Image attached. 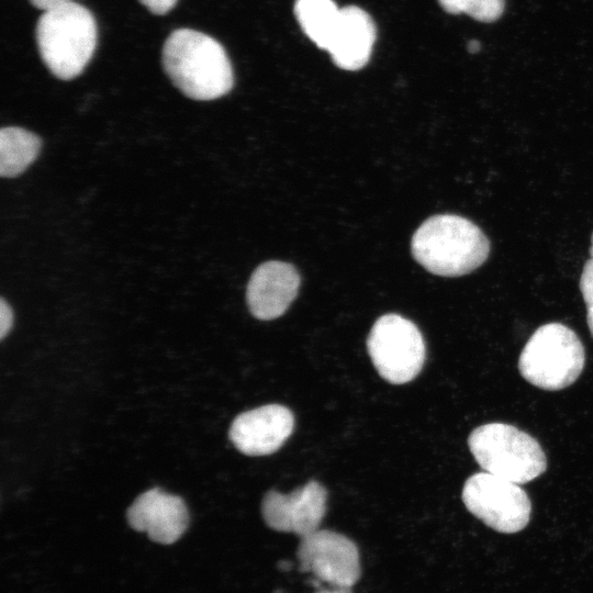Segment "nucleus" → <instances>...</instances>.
<instances>
[{"mask_svg": "<svg viewBox=\"0 0 593 593\" xmlns=\"http://www.w3.org/2000/svg\"><path fill=\"white\" fill-rule=\"evenodd\" d=\"M481 48V44L479 41L477 40H470L468 43H467V49L469 53L471 54H475L480 51Z\"/></svg>", "mask_w": 593, "mask_h": 593, "instance_id": "4be33fe9", "label": "nucleus"}, {"mask_svg": "<svg viewBox=\"0 0 593 593\" xmlns=\"http://www.w3.org/2000/svg\"><path fill=\"white\" fill-rule=\"evenodd\" d=\"M41 138L21 127L9 126L0 131V175L12 178L22 174L37 157Z\"/></svg>", "mask_w": 593, "mask_h": 593, "instance_id": "4468645a", "label": "nucleus"}, {"mask_svg": "<svg viewBox=\"0 0 593 593\" xmlns=\"http://www.w3.org/2000/svg\"><path fill=\"white\" fill-rule=\"evenodd\" d=\"M580 291L586 307L593 306V259H589L580 277Z\"/></svg>", "mask_w": 593, "mask_h": 593, "instance_id": "f3484780", "label": "nucleus"}, {"mask_svg": "<svg viewBox=\"0 0 593 593\" xmlns=\"http://www.w3.org/2000/svg\"><path fill=\"white\" fill-rule=\"evenodd\" d=\"M293 11L303 33L326 51L340 14L334 0H295Z\"/></svg>", "mask_w": 593, "mask_h": 593, "instance_id": "2eb2a0df", "label": "nucleus"}, {"mask_svg": "<svg viewBox=\"0 0 593 593\" xmlns=\"http://www.w3.org/2000/svg\"><path fill=\"white\" fill-rule=\"evenodd\" d=\"M148 11L156 15L168 13L178 2V0H139Z\"/></svg>", "mask_w": 593, "mask_h": 593, "instance_id": "6ab92c4d", "label": "nucleus"}, {"mask_svg": "<svg viewBox=\"0 0 593 593\" xmlns=\"http://www.w3.org/2000/svg\"><path fill=\"white\" fill-rule=\"evenodd\" d=\"M377 38L372 18L363 9L347 5L340 9L326 51L333 63L344 70H358L367 65Z\"/></svg>", "mask_w": 593, "mask_h": 593, "instance_id": "ddd939ff", "label": "nucleus"}, {"mask_svg": "<svg viewBox=\"0 0 593 593\" xmlns=\"http://www.w3.org/2000/svg\"><path fill=\"white\" fill-rule=\"evenodd\" d=\"M353 588H339V586H328L320 589L314 593H353Z\"/></svg>", "mask_w": 593, "mask_h": 593, "instance_id": "412c9836", "label": "nucleus"}, {"mask_svg": "<svg viewBox=\"0 0 593 593\" xmlns=\"http://www.w3.org/2000/svg\"><path fill=\"white\" fill-rule=\"evenodd\" d=\"M585 362L584 347L578 335L561 323L538 327L523 348L518 369L530 384L547 391L571 385Z\"/></svg>", "mask_w": 593, "mask_h": 593, "instance_id": "20e7f679", "label": "nucleus"}, {"mask_svg": "<svg viewBox=\"0 0 593 593\" xmlns=\"http://www.w3.org/2000/svg\"><path fill=\"white\" fill-rule=\"evenodd\" d=\"M161 60L171 82L190 99L214 100L233 88V68L224 47L202 32H171L165 41Z\"/></svg>", "mask_w": 593, "mask_h": 593, "instance_id": "f257e3e1", "label": "nucleus"}, {"mask_svg": "<svg viewBox=\"0 0 593 593\" xmlns=\"http://www.w3.org/2000/svg\"><path fill=\"white\" fill-rule=\"evenodd\" d=\"M462 501L470 513L500 533H517L529 522L532 504L526 492L517 483L486 471L465 482Z\"/></svg>", "mask_w": 593, "mask_h": 593, "instance_id": "0eeeda50", "label": "nucleus"}, {"mask_svg": "<svg viewBox=\"0 0 593 593\" xmlns=\"http://www.w3.org/2000/svg\"><path fill=\"white\" fill-rule=\"evenodd\" d=\"M298 559L302 571L328 586L353 588L361 574L356 544L333 530L317 529L301 537Z\"/></svg>", "mask_w": 593, "mask_h": 593, "instance_id": "6e6552de", "label": "nucleus"}, {"mask_svg": "<svg viewBox=\"0 0 593 593\" xmlns=\"http://www.w3.org/2000/svg\"><path fill=\"white\" fill-rule=\"evenodd\" d=\"M586 310H588L586 322H588V326L591 332V335L593 337V306L586 307Z\"/></svg>", "mask_w": 593, "mask_h": 593, "instance_id": "5701e85b", "label": "nucleus"}, {"mask_svg": "<svg viewBox=\"0 0 593 593\" xmlns=\"http://www.w3.org/2000/svg\"><path fill=\"white\" fill-rule=\"evenodd\" d=\"M367 348L378 373L392 384L413 380L425 361V343L417 326L399 314H385L376 321Z\"/></svg>", "mask_w": 593, "mask_h": 593, "instance_id": "423d86ee", "label": "nucleus"}, {"mask_svg": "<svg viewBox=\"0 0 593 593\" xmlns=\"http://www.w3.org/2000/svg\"><path fill=\"white\" fill-rule=\"evenodd\" d=\"M468 446L484 471L517 484L536 479L547 468L539 443L513 425L479 426L469 435Z\"/></svg>", "mask_w": 593, "mask_h": 593, "instance_id": "39448f33", "label": "nucleus"}, {"mask_svg": "<svg viewBox=\"0 0 593 593\" xmlns=\"http://www.w3.org/2000/svg\"><path fill=\"white\" fill-rule=\"evenodd\" d=\"M130 526L163 545L177 541L187 530L189 513L183 500L154 488L141 494L127 510Z\"/></svg>", "mask_w": 593, "mask_h": 593, "instance_id": "9b49d317", "label": "nucleus"}, {"mask_svg": "<svg viewBox=\"0 0 593 593\" xmlns=\"http://www.w3.org/2000/svg\"><path fill=\"white\" fill-rule=\"evenodd\" d=\"M327 492L310 481L290 494L269 491L262 499L261 514L273 530L293 533L300 538L317 529L326 513Z\"/></svg>", "mask_w": 593, "mask_h": 593, "instance_id": "1a4fd4ad", "label": "nucleus"}, {"mask_svg": "<svg viewBox=\"0 0 593 593\" xmlns=\"http://www.w3.org/2000/svg\"><path fill=\"white\" fill-rule=\"evenodd\" d=\"M590 253H591V258L593 259V234H592V237H591V249H590Z\"/></svg>", "mask_w": 593, "mask_h": 593, "instance_id": "b1692460", "label": "nucleus"}, {"mask_svg": "<svg viewBox=\"0 0 593 593\" xmlns=\"http://www.w3.org/2000/svg\"><path fill=\"white\" fill-rule=\"evenodd\" d=\"M294 416L279 404H268L239 414L232 423L230 438L247 456L277 451L292 434Z\"/></svg>", "mask_w": 593, "mask_h": 593, "instance_id": "9d476101", "label": "nucleus"}, {"mask_svg": "<svg viewBox=\"0 0 593 593\" xmlns=\"http://www.w3.org/2000/svg\"><path fill=\"white\" fill-rule=\"evenodd\" d=\"M13 324V312L4 299L0 300V338L3 339Z\"/></svg>", "mask_w": 593, "mask_h": 593, "instance_id": "a211bd4d", "label": "nucleus"}, {"mask_svg": "<svg viewBox=\"0 0 593 593\" xmlns=\"http://www.w3.org/2000/svg\"><path fill=\"white\" fill-rule=\"evenodd\" d=\"M41 58L58 79L79 76L93 56L97 24L83 5L68 2L44 11L36 24Z\"/></svg>", "mask_w": 593, "mask_h": 593, "instance_id": "7ed1b4c3", "label": "nucleus"}, {"mask_svg": "<svg viewBox=\"0 0 593 593\" xmlns=\"http://www.w3.org/2000/svg\"><path fill=\"white\" fill-rule=\"evenodd\" d=\"M438 3L447 13H466L484 23L499 20L505 8L504 0H438Z\"/></svg>", "mask_w": 593, "mask_h": 593, "instance_id": "dca6fc26", "label": "nucleus"}, {"mask_svg": "<svg viewBox=\"0 0 593 593\" xmlns=\"http://www.w3.org/2000/svg\"><path fill=\"white\" fill-rule=\"evenodd\" d=\"M414 259L441 277H461L478 269L489 257L490 242L474 223L455 214L427 219L411 243Z\"/></svg>", "mask_w": 593, "mask_h": 593, "instance_id": "f03ea898", "label": "nucleus"}, {"mask_svg": "<svg viewBox=\"0 0 593 593\" xmlns=\"http://www.w3.org/2000/svg\"><path fill=\"white\" fill-rule=\"evenodd\" d=\"M299 287L300 276L291 264L277 260L264 262L248 281V309L258 320H275L288 310Z\"/></svg>", "mask_w": 593, "mask_h": 593, "instance_id": "f8f14e48", "label": "nucleus"}, {"mask_svg": "<svg viewBox=\"0 0 593 593\" xmlns=\"http://www.w3.org/2000/svg\"><path fill=\"white\" fill-rule=\"evenodd\" d=\"M32 5L43 11L71 2V0H30Z\"/></svg>", "mask_w": 593, "mask_h": 593, "instance_id": "aec40b11", "label": "nucleus"}]
</instances>
